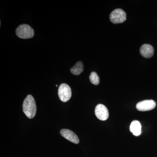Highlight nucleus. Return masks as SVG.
Segmentation results:
<instances>
[{"mask_svg":"<svg viewBox=\"0 0 157 157\" xmlns=\"http://www.w3.org/2000/svg\"><path fill=\"white\" fill-rule=\"evenodd\" d=\"M58 95L60 100L63 102L69 101L72 96V91L70 86L66 83L61 84L59 88Z\"/></svg>","mask_w":157,"mask_h":157,"instance_id":"4","label":"nucleus"},{"mask_svg":"<svg viewBox=\"0 0 157 157\" xmlns=\"http://www.w3.org/2000/svg\"><path fill=\"white\" fill-rule=\"evenodd\" d=\"M56 87H57V86H58L57 85H56Z\"/></svg>","mask_w":157,"mask_h":157,"instance_id":"12","label":"nucleus"},{"mask_svg":"<svg viewBox=\"0 0 157 157\" xmlns=\"http://www.w3.org/2000/svg\"><path fill=\"white\" fill-rule=\"evenodd\" d=\"M23 110L29 119L33 118L36 113V105L33 97L31 95L27 96L23 104Z\"/></svg>","mask_w":157,"mask_h":157,"instance_id":"1","label":"nucleus"},{"mask_svg":"<svg viewBox=\"0 0 157 157\" xmlns=\"http://www.w3.org/2000/svg\"><path fill=\"white\" fill-rule=\"evenodd\" d=\"M156 105L155 102L153 100H144L138 102L136 105V108L139 111H147L154 109Z\"/></svg>","mask_w":157,"mask_h":157,"instance_id":"5","label":"nucleus"},{"mask_svg":"<svg viewBox=\"0 0 157 157\" xmlns=\"http://www.w3.org/2000/svg\"><path fill=\"white\" fill-rule=\"evenodd\" d=\"M109 19L113 23H122L126 20V14L122 9H116L111 12Z\"/></svg>","mask_w":157,"mask_h":157,"instance_id":"3","label":"nucleus"},{"mask_svg":"<svg viewBox=\"0 0 157 157\" xmlns=\"http://www.w3.org/2000/svg\"><path fill=\"white\" fill-rule=\"evenodd\" d=\"M130 130L135 136L140 135L141 133V125L138 121H134L132 122L130 127Z\"/></svg>","mask_w":157,"mask_h":157,"instance_id":"9","label":"nucleus"},{"mask_svg":"<svg viewBox=\"0 0 157 157\" xmlns=\"http://www.w3.org/2000/svg\"><path fill=\"white\" fill-rule=\"evenodd\" d=\"M84 70L83 63L81 61H78L70 69V72L75 75H78L83 72Z\"/></svg>","mask_w":157,"mask_h":157,"instance_id":"10","label":"nucleus"},{"mask_svg":"<svg viewBox=\"0 0 157 157\" xmlns=\"http://www.w3.org/2000/svg\"><path fill=\"white\" fill-rule=\"evenodd\" d=\"M60 134L63 137L76 144L79 143V140L78 136L72 131L69 129H63L60 131Z\"/></svg>","mask_w":157,"mask_h":157,"instance_id":"7","label":"nucleus"},{"mask_svg":"<svg viewBox=\"0 0 157 157\" xmlns=\"http://www.w3.org/2000/svg\"><path fill=\"white\" fill-rule=\"evenodd\" d=\"M16 34L21 39H30L34 36V31L28 25L22 24L19 25L16 29Z\"/></svg>","mask_w":157,"mask_h":157,"instance_id":"2","label":"nucleus"},{"mask_svg":"<svg viewBox=\"0 0 157 157\" xmlns=\"http://www.w3.org/2000/svg\"><path fill=\"white\" fill-rule=\"evenodd\" d=\"M140 53L144 57L149 58L153 56L154 49L151 45L144 44L140 48Z\"/></svg>","mask_w":157,"mask_h":157,"instance_id":"8","label":"nucleus"},{"mask_svg":"<svg viewBox=\"0 0 157 157\" xmlns=\"http://www.w3.org/2000/svg\"><path fill=\"white\" fill-rule=\"evenodd\" d=\"M90 80L92 84L95 85H98L100 82V78L98 74L95 72L91 73L90 76Z\"/></svg>","mask_w":157,"mask_h":157,"instance_id":"11","label":"nucleus"},{"mask_svg":"<svg viewBox=\"0 0 157 157\" xmlns=\"http://www.w3.org/2000/svg\"><path fill=\"white\" fill-rule=\"evenodd\" d=\"M95 113L98 118L101 121L107 120L109 117V112L106 106L99 104L96 106Z\"/></svg>","mask_w":157,"mask_h":157,"instance_id":"6","label":"nucleus"}]
</instances>
